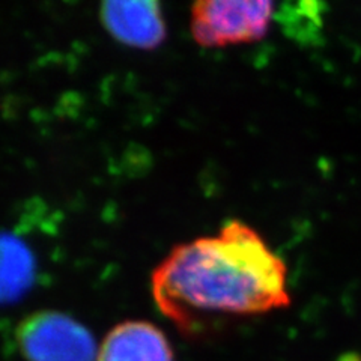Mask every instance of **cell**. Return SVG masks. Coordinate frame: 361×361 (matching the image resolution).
<instances>
[{"label":"cell","instance_id":"cell-5","mask_svg":"<svg viewBox=\"0 0 361 361\" xmlns=\"http://www.w3.org/2000/svg\"><path fill=\"white\" fill-rule=\"evenodd\" d=\"M97 361H175L166 334L148 321L121 322L98 348Z\"/></svg>","mask_w":361,"mask_h":361},{"label":"cell","instance_id":"cell-1","mask_svg":"<svg viewBox=\"0 0 361 361\" xmlns=\"http://www.w3.org/2000/svg\"><path fill=\"white\" fill-rule=\"evenodd\" d=\"M157 307L188 336L212 324L290 304L286 264L261 233L229 220L216 235L175 245L151 274Z\"/></svg>","mask_w":361,"mask_h":361},{"label":"cell","instance_id":"cell-2","mask_svg":"<svg viewBox=\"0 0 361 361\" xmlns=\"http://www.w3.org/2000/svg\"><path fill=\"white\" fill-rule=\"evenodd\" d=\"M190 17L195 42L205 49H220L262 39L276 17V5L245 0H202L191 6Z\"/></svg>","mask_w":361,"mask_h":361},{"label":"cell","instance_id":"cell-3","mask_svg":"<svg viewBox=\"0 0 361 361\" xmlns=\"http://www.w3.org/2000/svg\"><path fill=\"white\" fill-rule=\"evenodd\" d=\"M17 343L27 361H97L94 336L70 314L42 310L17 329Z\"/></svg>","mask_w":361,"mask_h":361},{"label":"cell","instance_id":"cell-6","mask_svg":"<svg viewBox=\"0 0 361 361\" xmlns=\"http://www.w3.org/2000/svg\"><path fill=\"white\" fill-rule=\"evenodd\" d=\"M38 276L37 256L16 232H0V306L21 300Z\"/></svg>","mask_w":361,"mask_h":361},{"label":"cell","instance_id":"cell-4","mask_svg":"<svg viewBox=\"0 0 361 361\" xmlns=\"http://www.w3.org/2000/svg\"><path fill=\"white\" fill-rule=\"evenodd\" d=\"M99 20L111 38L133 49L154 50L167 37L161 6L152 0L106 2Z\"/></svg>","mask_w":361,"mask_h":361}]
</instances>
